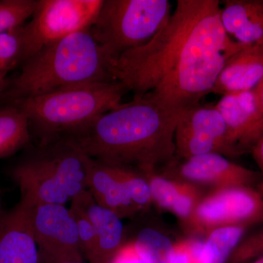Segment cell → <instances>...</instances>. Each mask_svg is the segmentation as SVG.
Listing matches in <instances>:
<instances>
[{"instance_id":"d6a6232c","label":"cell","mask_w":263,"mask_h":263,"mask_svg":"<svg viewBox=\"0 0 263 263\" xmlns=\"http://www.w3.org/2000/svg\"><path fill=\"white\" fill-rule=\"evenodd\" d=\"M3 212L4 211L3 210V209H2V205H1V196H0V216H1L2 214H3Z\"/></svg>"},{"instance_id":"3957f363","label":"cell","mask_w":263,"mask_h":263,"mask_svg":"<svg viewBox=\"0 0 263 263\" xmlns=\"http://www.w3.org/2000/svg\"><path fill=\"white\" fill-rule=\"evenodd\" d=\"M109 57L89 29L79 31L41 48L0 99L5 104L62 90L115 81Z\"/></svg>"},{"instance_id":"603a6c76","label":"cell","mask_w":263,"mask_h":263,"mask_svg":"<svg viewBox=\"0 0 263 263\" xmlns=\"http://www.w3.org/2000/svg\"><path fill=\"white\" fill-rule=\"evenodd\" d=\"M24 25L0 34V75L23 65Z\"/></svg>"},{"instance_id":"9a60e30c","label":"cell","mask_w":263,"mask_h":263,"mask_svg":"<svg viewBox=\"0 0 263 263\" xmlns=\"http://www.w3.org/2000/svg\"><path fill=\"white\" fill-rule=\"evenodd\" d=\"M143 174L149 185L152 202L173 213L181 222L190 217L203 197L199 186L193 183L167 177L157 171Z\"/></svg>"},{"instance_id":"1f68e13d","label":"cell","mask_w":263,"mask_h":263,"mask_svg":"<svg viewBox=\"0 0 263 263\" xmlns=\"http://www.w3.org/2000/svg\"><path fill=\"white\" fill-rule=\"evenodd\" d=\"M249 263H263V257H259L258 259H254L252 262Z\"/></svg>"},{"instance_id":"cb8c5ba5","label":"cell","mask_w":263,"mask_h":263,"mask_svg":"<svg viewBox=\"0 0 263 263\" xmlns=\"http://www.w3.org/2000/svg\"><path fill=\"white\" fill-rule=\"evenodd\" d=\"M36 4L37 0H0V34L24 25Z\"/></svg>"},{"instance_id":"8fae6325","label":"cell","mask_w":263,"mask_h":263,"mask_svg":"<svg viewBox=\"0 0 263 263\" xmlns=\"http://www.w3.org/2000/svg\"><path fill=\"white\" fill-rule=\"evenodd\" d=\"M160 171L167 177L197 186H209L213 190L231 186L257 189L262 179L259 171L239 165L219 154H206L185 160L175 157Z\"/></svg>"},{"instance_id":"ffe728a7","label":"cell","mask_w":263,"mask_h":263,"mask_svg":"<svg viewBox=\"0 0 263 263\" xmlns=\"http://www.w3.org/2000/svg\"><path fill=\"white\" fill-rule=\"evenodd\" d=\"M249 227H221L213 230L202 243L200 258L202 263H228Z\"/></svg>"},{"instance_id":"30bf717a","label":"cell","mask_w":263,"mask_h":263,"mask_svg":"<svg viewBox=\"0 0 263 263\" xmlns=\"http://www.w3.org/2000/svg\"><path fill=\"white\" fill-rule=\"evenodd\" d=\"M175 144L176 158L179 160L206 154L238 157L216 105L200 103L183 112L176 125Z\"/></svg>"},{"instance_id":"7c38bea8","label":"cell","mask_w":263,"mask_h":263,"mask_svg":"<svg viewBox=\"0 0 263 263\" xmlns=\"http://www.w3.org/2000/svg\"><path fill=\"white\" fill-rule=\"evenodd\" d=\"M216 107L224 118L238 157L251 153L263 137V117L255 90L221 96Z\"/></svg>"},{"instance_id":"4fadbf2b","label":"cell","mask_w":263,"mask_h":263,"mask_svg":"<svg viewBox=\"0 0 263 263\" xmlns=\"http://www.w3.org/2000/svg\"><path fill=\"white\" fill-rule=\"evenodd\" d=\"M0 263H40L28 211L20 202L0 216Z\"/></svg>"},{"instance_id":"484cf974","label":"cell","mask_w":263,"mask_h":263,"mask_svg":"<svg viewBox=\"0 0 263 263\" xmlns=\"http://www.w3.org/2000/svg\"><path fill=\"white\" fill-rule=\"evenodd\" d=\"M263 257V228L243 238L235 249L228 263H249Z\"/></svg>"},{"instance_id":"4316f807","label":"cell","mask_w":263,"mask_h":263,"mask_svg":"<svg viewBox=\"0 0 263 263\" xmlns=\"http://www.w3.org/2000/svg\"><path fill=\"white\" fill-rule=\"evenodd\" d=\"M202 240L188 238L174 243L171 263H202Z\"/></svg>"},{"instance_id":"5bb4252c","label":"cell","mask_w":263,"mask_h":263,"mask_svg":"<svg viewBox=\"0 0 263 263\" xmlns=\"http://www.w3.org/2000/svg\"><path fill=\"white\" fill-rule=\"evenodd\" d=\"M263 79V43L247 45L227 60L212 93L224 95L252 91Z\"/></svg>"},{"instance_id":"5b68a950","label":"cell","mask_w":263,"mask_h":263,"mask_svg":"<svg viewBox=\"0 0 263 263\" xmlns=\"http://www.w3.org/2000/svg\"><path fill=\"white\" fill-rule=\"evenodd\" d=\"M29 149L11 171L21 202L65 205L88 190L90 157L69 142L60 139Z\"/></svg>"},{"instance_id":"277c9868","label":"cell","mask_w":263,"mask_h":263,"mask_svg":"<svg viewBox=\"0 0 263 263\" xmlns=\"http://www.w3.org/2000/svg\"><path fill=\"white\" fill-rule=\"evenodd\" d=\"M128 92L117 81L72 88L12 102L28 119L37 146L48 144L82 129L117 108Z\"/></svg>"},{"instance_id":"2e32d148","label":"cell","mask_w":263,"mask_h":263,"mask_svg":"<svg viewBox=\"0 0 263 263\" xmlns=\"http://www.w3.org/2000/svg\"><path fill=\"white\" fill-rule=\"evenodd\" d=\"M74 199L79 202L94 227L98 243L95 263H110L124 243L122 218L98 205L88 190Z\"/></svg>"},{"instance_id":"ac0fdd59","label":"cell","mask_w":263,"mask_h":263,"mask_svg":"<svg viewBox=\"0 0 263 263\" xmlns=\"http://www.w3.org/2000/svg\"><path fill=\"white\" fill-rule=\"evenodd\" d=\"M87 186L88 191L98 205L116 213L122 219L131 217L139 212L108 165L91 157Z\"/></svg>"},{"instance_id":"6da1fadb","label":"cell","mask_w":263,"mask_h":263,"mask_svg":"<svg viewBox=\"0 0 263 263\" xmlns=\"http://www.w3.org/2000/svg\"><path fill=\"white\" fill-rule=\"evenodd\" d=\"M218 0H178L168 22L141 47L109 60L114 80L183 113L212 93L227 60L245 45L227 34Z\"/></svg>"},{"instance_id":"7a4b0ae2","label":"cell","mask_w":263,"mask_h":263,"mask_svg":"<svg viewBox=\"0 0 263 263\" xmlns=\"http://www.w3.org/2000/svg\"><path fill=\"white\" fill-rule=\"evenodd\" d=\"M182 114L133 98L61 139L108 165L159 171L176 157L175 132Z\"/></svg>"},{"instance_id":"52a82bcc","label":"cell","mask_w":263,"mask_h":263,"mask_svg":"<svg viewBox=\"0 0 263 263\" xmlns=\"http://www.w3.org/2000/svg\"><path fill=\"white\" fill-rule=\"evenodd\" d=\"M103 3V0H37L30 22L23 26L24 63L50 43L89 29Z\"/></svg>"},{"instance_id":"ba28073f","label":"cell","mask_w":263,"mask_h":263,"mask_svg":"<svg viewBox=\"0 0 263 263\" xmlns=\"http://www.w3.org/2000/svg\"><path fill=\"white\" fill-rule=\"evenodd\" d=\"M263 224V196L256 188L231 186L202 197L182 226L190 235H207L221 227Z\"/></svg>"},{"instance_id":"8992f818","label":"cell","mask_w":263,"mask_h":263,"mask_svg":"<svg viewBox=\"0 0 263 263\" xmlns=\"http://www.w3.org/2000/svg\"><path fill=\"white\" fill-rule=\"evenodd\" d=\"M172 12L167 0H103L89 30L113 59L149 42Z\"/></svg>"},{"instance_id":"d4e9b609","label":"cell","mask_w":263,"mask_h":263,"mask_svg":"<svg viewBox=\"0 0 263 263\" xmlns=\"http://www.w3.org/2000/svg\"><path fill=\"white\" fill-rule=\"evenodd\" d=\"M71 202L70 211L77 226L81 251L89 263H95L98 243L94 227L79 202L76 199L71 200Z\"/></svg>"},{"instance_id":"4dcf8cb0","label":"cell","mask_w":263,"mask_h":263,"mask_svg":"<svg viewBox=\"0 0 263 263\" xmlns=\"http://www.w3.org/2000/svg\"><path fill=\"white\" fill-rule=\"evenodd\" d=\"M11 80L8 77V74L0 75V97L10 86Z\"/></svg>"},{"instance_id":"83f0119b","label":"cell","mask_w":263,"mask_h":263,"mask_svg":"<svg viewBox=\"0 0 263 263\" xmlns=\"http://www.w3.org/2000/svg\"><path fill=\"white\" fill-rule=\"evenodd\" d=\"M110 263H146L140 255L133 241L124 242Z\"/></svg>"},{"instance_id":"d6986e66","label":"cell","mask_w":263,"mask_h":263,"mask_svg":"<svg viewBox=\"0 0 263 263\" xmlns=\"http://www.w3.org/2000/svg\"><path fill=\"white\" fill-rule=\"evenodd\" d=\"M31 141L28 119L23 110L13 103L0 107V159L28 148Z\"/></svg>"},{"instance_id":"9c48e42d","label":"cell","mask_w":263,"mask_h":263,"mask_svg":"<svg viewBox=\"0 0 263 263\" xmlns=\"http://www.w3.org/2000/svg\"><path fill=\"white\" fill-rule=\"evenodd\" d=\"M23 204L29 213L40 263L81 262L77 226L70 209L60 204Z\"/></svg>"},{"instance_id":"44dd1931","label":"cell","mask_w":263,"mask_h":263,"mask_svg":"<svg viewBox=\"0 0 263 263\" xmlns=\"http://www.w3.org/2000/svg\"><path fill=\"white\" fill-rule=\"evenodd\" d=\"M140 255L146 263H171L174 245L168 237L153 228L138 232L133 240Z\"/></svg>"},{"instance_id":"f1b7e54d","label":"cell","mask_w":263,"mask_h":263,"mask_svg":"<svg viewBox=\"0 0 263 263\" xmlns=\"http://www.w3.org/2000/svg\"><path fill=\"white\" fill-rule=\"evenodd\" d=\"M252 156L256 163L258 165L259 173H260L262 179L260 183L257 186V190L263 196V137L261 138L257 144L254 146L252 152Z\"/></svg>"},{"instance_id":"7402d4cb","label":"cell","mask_w":263,"mask_h":263,"mask_svg":"<svg viewBox=\"0 0 263 263\" xmlns=\"http://www.w3.org/2000/svg\"><path fill=\"white\" fill-rule=\"evenodd\" d=\"M106 165L127 192L138 212L146 210L151 206L153 202L149 185L143 172L124 166Z\"/></svg>"},{"instance_id":"e0dca14e","label":"cell","mask_w":263,"mask_h":263,"mask_svg":"<svg viewBox=\"0 0 263 263\" xmlns=\"http://www.w3.org/2000/svg\"><path fill=\"white\" fill-rule=\"evenodd\" d=\"M227 34L240 44L263 43V0H227L221 8Z\"/></svg>"},{"instance_id":"836d02e7","label":"cell","mask_w":263,"mask_h":263,"mask_svg":"<svg viewBox=\"0 0 263 263\" xmlns=\"http://www.w3.org/2000/svg\"><path fill=\"white\" fill-rule=\"evenodd\" d=\"M62 263H86V262H84V261H81V262H75V261H73V262H62Z\"/></svg>"},{"instance_id":"f546056e","label":"cell","mask_w":263,"mask_h":263,"mask_svg":"<svg viewBox=\"0 0 263 263\" xmlns=\"http://www.w3.org/2000/svg\"><path fill=\"white\" fill-rule=\"evenodd\" d=\"M255 90L256 96H257V103L260 113L263 117V79L260 84L257 86Z\"/></svg>"}]
</instances>
